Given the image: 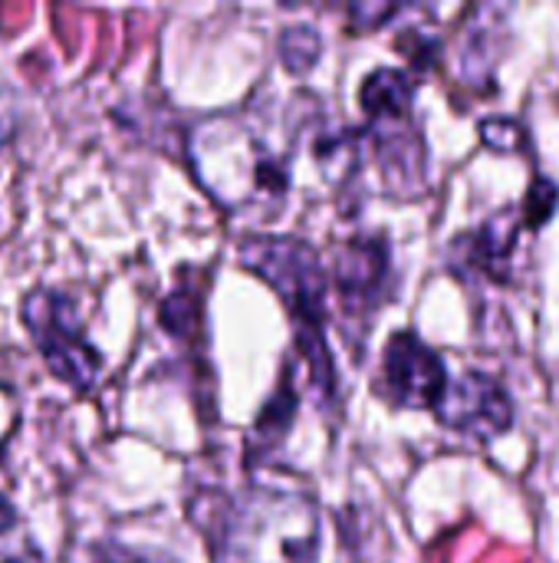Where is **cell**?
<instances>
[{
    "instance_id": "9c48e42d",
    "label": "cell",
    "mask_w": 559,
    "mask_h": 563,
    "mask_svg": "<svg viewBox=\"0 0 559 563\" xmlns=\"http://www.w3.org/2000/svg\"><path fill=\"white\" fill-rule=\"evenodd\" d=\"M359 102L366 109L369 119H392V115H412V102H415V82L409 79L405 69L395 66H382L376 69L362 89H359Z\"/></svg>"
},
{
    "instance_id": "52a82bcc",
    "label": "cell",
    "mask_w": 559,
    "mask_h": 563,
    "mask_svg": "<svg viewBox=\"0 0 559 563\" xmlns=\"http://www.w3.org/2000/svg\"><path fill=\"white\" fill-rule=\"evenodd\" d=\"M389 284V247L379 238H356L339 251L336 287L349 317H369L385 300Z\"/></svg>"
},
{
    "instance_id": "3957f363",
    "label": "cell",
    "mask_w": 559,
    "mask_h": 563,
    "mask_svg": "<svg viewBox=\"0 0 559 563\" xmlns=\"http://www.w3.org/2000/svg\"><path fill=\"white\" fill-rule=\"evenodd\" d=\"M241 267L277 290L297 320L300 353L306 356L316 386L333 393V356L326 350V274L320 254L300 238H247L237 247Z\"/></svg>"
},
{
    "instance_id": "8992f818",
    "label": "cell",
    "mask_w": 559,
    "mask_h": 563,
    "mask_svg": "<svg viewBox=\"0 0 559 563\" xmlns=\"http://www.w3.org/2000/svg\"><path fill=\"white\" fill-rule=\"evenodd\" d=\"M448 369L441 356L412 330L395 333L382 353V393L399 409H435L445 386Z\"/></svg>"
},
{
    "instance_id": "5b68a950",
    "label": "cell",
    "mask_w": 559,
    "mask_h": 563,
    "mask_svg": "<svg viewBox=\"0 0 559 563\" xmlns=\"http://www.w3.org/2000/svg\"><path fill=\"white\" fill-rule=\"evenodd\" d=\"M438 422L471 442H494L514 426V399L501 379L468 369L448 379L438 406L432 409Z\"/></svg>"
},
{
    "instance_id": "9a60e30c",
    "label": "cell",
    "mask_w": 559,
    "mask_h": 563,
    "mask_svg": "<svg viewBox=\"0 0 559 563\" xmlns=\"http://www.w3.org/2000/svg\"><path fill=\"white\" fill-rule=\"evenodd\" d=\"M0 563H36V554L30 551V554H3Z\"/></svg>"
},
{
    "instance_id": "7c38bea8",
    "label": "cell",
    "mask_w": 559,
    "mask_h": 563,
    "mask_svg": "<svg viewBox=\"0 0 559 563\" xmlns=\"http://www.w3.org/2000/svg\"><path fill=\"white\" fill-rule=\"evenodd\" d=\"M481 139L494 152H517L524 145V129L514 119H484L481 122Z\"/></svg>"
},
{
    "instance_id": "7a4b0ae2",
    "label": "cell",
    "mask_w": 559,
    "mask_h": 563,
    "mask_svg": "<svg viewBox=\"0 0 559 563\" xmlns=\"http://www.w3.org/2000/svg\"><path fill=\"white\" fill-rule=\"evenodd\" d=\"M211 551L217 563H316L320 515L300 495L250 488L217 505Z\"/></svg>"
},
{
    "instance_id": "ba28073f",
    "label": "cell",
    "mask_w": 559,
    "mask_h": 563,
    "mask_svg": "<svg viewBox=\"0 0 559 563\" xmlns=\"http://www.w3.org/2000/svg\"><path fill=\"white\" fill-rule=\"evenodd\" d=\"M521 224H524V214L517 208H504L501 214L488 218L478 231L461 234L455 241V257H451L455 267L497 274L511 261V251L517 244Z\"/></svg>"
},
{
    "instance_id": "8fae6325",
    "label": "cell",
    "mask_w": 559,
    "mask_h": 563,
    "mask_svg": "<svg viewBox=\"0 0 559 563\" xmlns=\"http://www.w3.org/2000/svg\"><path fill=\"white\" fill-rule=\"evenodd\" d=\"M557 185L550 181V178H537L534 181V188H530V195H527V205H524V224H530V228H540L544 221H550L554 218V211H557Z\"/></svg>"
},
{
    "instance_id": "277c9868",
    "label": "cell",
    "mask_w": 559,
    "mask_h": 563,
    "mask_svg": "<svg viewBox=\"0 0 559 563\" xmlns=\"http://www.w3.org/2000/svg\"><path fill=\"white\" fill-rule=\"evenodd\" d=\"M23 323L59 383H66L76 393H89L96 386L102 360L89 346L69 297L53 290H33L23 300Z\"/></svg>"
},
{
    "instance_id": "6da1fadb",
    "label": "cell",
    "mask_w": 559,
    "mask_h": 563,
    "mask_svg": "<svg viewBox=\"0 0 559 563\" xmlns=\"http://www.w3.org/2000/svg\"><path fill=\"white\" fill-rule=\"evenodd\" d=\"M191 165L204 191L231 208H273L290 191L287 155L247 115H217L191 132Z\"/></svg>"
},
{
    "instance_id": "30bf717a",
    "label": "cell",
    "mask_w": 559,
    "mask_h": 563,
    "mask_svg": "<svg viewBox=\"0 0 559 563\" xmlns=\"http://www.w3.org/2000/svg\"><path fill=\"white\" fill-rule=\"evenodd\" d=\"M320 49H323V40L313 26L300 23V26H290L280 40V53H283V66L290 73H306L313 69V63L320 59Z\"/></svg>"
},
{
    "instance_id": "4fadbf2b",
    "label": "cell",
    "mask_w": 559,
    "mask_h": 563,
    "mask_svg": "<svg viewBox=\"0 0 559 563\" xmlns=\"http://www.w3.org/2000/svg\"><path fill=\"white\" fill-rule=\"evenodd\" d=\"M96 563H168L161 558H148V554H132V551H105L99 554Z\"/></svg>"
},
{
    "instance_id": "5bb4252c",
    "label": "cell",
    "mask_w": 559,
    "mask_h": 563,
    "mask_svg": "<svg viewBox=\"0 0 559 563\" xmlns=\"http://www.w3.org/2000/svg\"><path fill=\"white\" fill-rule=\"evenodd\" d=\"M13 525H16V511L7 498H0V534L13 531Z\"/></svg>"
}]
</instances>
